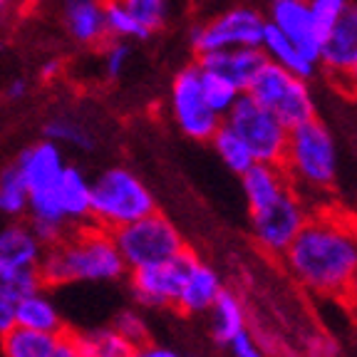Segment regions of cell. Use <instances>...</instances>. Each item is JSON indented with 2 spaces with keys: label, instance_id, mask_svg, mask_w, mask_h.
Returning <instances> with one entry per match:
<instances>
[{
  "label": "cell",
  "instance_id": "cell-1",
  "mask_svg": "<svg viewBox=\"0 0 357 357\" xmlns=\"http://www.w3.org/2000/svg\"><path fill=\"white\" fill-rule=\"evenodd\" d=\"M283 261L307 290L345 298L357 273V218L340 208L307 213Z\"/></svg>",
  "mask_w": 357,
  "mask_h": 357
},
{
  "label": "cell",
  "instance_id": "cell-2",
  "mask_svg": "<svg viewBox=\"0 0 357 357\" xmlns=\"http://www.w3.org/2000/svg\"><path fill=\"white\" fill-rule=\"evenodd\" d=\"M124 261L112 238L95 223L73 229L60 243L45 248L38 263L43 285L79 283V280H117L124 273Z\"/></svg>",
  "mask_w": 357,
  "mask_h": 357
},
{
  "label": "cell",
  "instance_id": "cell-3",
  "mask_svg": "<svg viewBox=\"0 0 357 357\" xmlns=\"http://www.w3.org/2000/svg\"><path fill=\"white\" fill-rule=\"evenodd\" d=\"M280 167L296 191L330 189L337 174V149L330 129L318 117L290 127Z\"/></svg>",
  "mask_w": 357,
  "mask_h": 357
},
{
  "label": "cell",
  "instance_id": "cell-4",
  "mask_svg": "<svg viewBox=\"0 0 357 357\" xmlns=\"http://www.w3.org/2000/svg\"><path fill=\"white\" fill-rule=\"evenodd\" d=\"M156 211L149 186L134 172L112 167L89 181V218L105 231H117Z\"/></svg>",
  "mask_w": 357,
  "mask_h": 357
},
{
  "label": "cell",
  "instance_id": "cell-5",
  "mask_svg": "<svg viewBox=\"0 0 357 357\" xmlns=\"http://www.w3.org/2000/svg\"><path fill=\"white\" fill-rule=\"evenodd\" d=\"M245 95L268 107L288 129L315 117V97L307 79L268 60L251 79Z\"/></svg>",
  "mask_w": 357,
  "mask_h": 357
},
{
  "label": "cell",
  "instance_id": "cell-6",
  "mask_svg": "<svg viewBox=\"0 0 357 357\" xmlns=\"http://www.w3.org/2000/svg\"><path fill=\"white\" fill-rule=\"evenodd\" d=\"M119 256L127 268H144L151 263H162L174 258L186 248L184 238L167 216L151 211L122 229L112 231Z\"/></svg>",
  "mask_w": 357,
  "mask_h": 357
},
{
  "label": "cell",
  "instance_id": "cell-7",
  "mask_svg": "<svg viewBox=\"0 0 357 357\" xmlns=\"http://www.w3.org/2000/svg\"><path fill=\"white\" fill-rule=\"evenodd\" d=\"M223 124L231 127L245 146L251 149L253 159L263 164H280L288 144L290 129L275 117L273 112L256 102L251 95H241L236 105L223 114Z\"/></svg>",
  "mask_w": 357,
  "mask_h": 357
},
{
  "label": "cell",
  "instance_id": "cell-8",
  "mask_svg": "<svg viewBox=\"0 0 357 357\" xmlns=\"http://www.w3.org/2000/svg\"><path fill=\"white\" fill-rule=\"evenodd\" d=\"M266 25L268 20L256 8H229L191 30V47L196 55L229 47H261Z\"/></svg>",
  "mask_w": 357,
  "mask_h": 357
},
{
  "label": "cell",
  "instance_id": "cell-9",
  "mask_svg": "<svg viewBox=\"0 0 357 357\" xmlns=\"http://www.w3.org/2000/svg\"><path fill=\"white\" fill-rule=\"evenodd\" d=\"M169 109L178 132L194 142H208L221 124V117L208 107L201 89V70L196 62L181 67L172 79L169 89Z\"/></svg>",
  "mask_w": 357,
  "mask_h": 357
},
{
  "label": "cell",
  "instance_id": "cell-10",
  "mask_svg": "<svg viewBox=\"0 0 357 357\" xmlns=\"http://www.w3.org/2000/svg\"><path fill=\"white\" fill-rule=\"evenodd\" d=\"M307 213L310 211H307L301 191H296L293 186L285 189L278 199L251 211V229L258 245L271 256H283L298 236V231L303 229Z\"/></svg>",
  "mask_w": 357,
  "mask_h": 357
},
{
  "label": "cell",
  "instance_id": "cell-11",
  "mask_svg": "<svg viewBox=\"0 0 357 357\" xmlns=\"http://www.w3.org/2000/svg\"><path fill=\"white\" fill-rule=\"evenodd\" d=\"M196 253L184 248L174 258L162 263H151L144 268H134L132 271V293L142 305L149 307H174L176 298L184 285L186 271Z\"/></svg>",
  "mask_w": 357,
  "mask_h": 357
},
{
  "label": "cell",
  "instance_id": "cell-12",
  "mask_svg": "<svg viewBox=\"0 0 357 357\" xmlns=\"http://www.w3.org/2000/svg\"><path fill=\"white\" fill-rule=\"evenodd\" d=\"M268 25L320 62V45H323L325 30L318 25L307 0H271Z\"/></svg>",
  "mask_w": 357,
  "mask_h": 357
},
{
  "label": "cell",
  "instance_id": "cell-13",
  "mask_svg": "<svg viewBox=\"0 0 357 357\" xmlns=\"http://www.w3.org/2000/svg\"><path fill=\"white\" fill-rule=\"evenodd\" d=\"M320 67L335 82L357 67V6L352 3L325 30L320 45Z\"/></svg>",
  "mask_w": 357,
  "mask_h": 357
},
{
  "label": "cell",
  "instance_id": "cell-14",
  "mask_svg": "<svg viewBox=\"0 0 357 357\" xmlns=\"http://www.w3.org/2000/svg\"><path fill=\"white\" fill-rule=\"evenodd\" d=\"M60 22L79 47H102L109 40L105 25V0H62Z\"/></svg>",
  "mask_w": 357,
  "mask_h": 357
},
{
  "label": "cell",
  "instance_id": "cell-15",
  "mask_svg": "<svg viewBox=\"0 0 357 357\" xmlns=\"http://www.w3.org/2000/svg\"><path fill=\"white\" fill-rule=\"evenodd\" d=\"M13 164L17 167L22 181L28 186V194L55 186L62 169L67 167L62 149L50 139H40V142H35V144L25 146Z\"/></svg>",
  "mask_w": 357,
  "mask_h": 357
},
{
  "label": "cell",
  "instance_id": "cell-16",
  "mask_svg": "<svg viewBox=\"0 0 357 357\" xmlns=\"http://www.w3.org/2000/svg\"><path fill=\"white\" fill-rule=\"evenodd\" d=\"M263 62H266V55L261 52V47H229V50L196 55V65L201 70H208L218 77L229 79L241 92L248 89V84L263 67Z\"/></svg>",
  "mask_w": 357,
  "mask_h": 357
},
{
  "label": "cell",
  "instance_id": "cell-17",
  "mask_svg": "<svg viewBox=\"0 0 357 357\" xmlns=\"http://www.w3.org/2000/svg\"><path fill=\"white\" fill-rule=\"evenodd\" d=\"M223 290L221 278L216 275V271L201 263L199 258H194L186 271L184 285H181V293L176 298V310L186 312V315H196V312H204L213 305V301L218 298V293Z\"/></svg>",
  "mask_w": 357,
  "mask_h": 357
},
{
  "label": "cell",
  "instance_id": "cell-18",
  "mask_svg": "<svg viewBox=\"0 0 357 357\" xmlns=\"http://www.w3.org/2000/svg\"><path fill=\"white\" fill-rule=\"evenodd\" d=\"M241 184H243V196H245V201H248V208H251V211L271 204V201L278 199L285 189L293 186L280 164H263V162H256L253 167L245 169V172L241 174Z\"/></svg>",
  "mask_w": 357,
  "mask_h": 357
},
{
  "label": "cell",
  "instance_id": "cell-19",
  "mask_svg": "<svg viewBox=\"0 0 357 357\" xmlns=\"http://www.w3.org/2000/svg\"><path fill=\"white\" fill-rule=\"evenodd\" d=\"M261 52L266 55L268 62H273V65L283 67V70H288L293 75H301L305 79H310L320 70V62L315 57L301 50L293 40H288L283 33L273 30L271 25H266V33H263Z\"/></svg>",
  "mask_w": 357,
  "mask_h": 357
},
{
  "label": "cell",
  "instance_id": "cell-20",
  "mask_svg": "<svg viewBox=\"0 0 357 357\" xmlns=\"http://www.w3.org/2000/svg\"><path fill=\"white\" fill-rule=\"evenodd\" d=\"M55 199L70 226L89 218V181L77 167H65L55 184Z\"/></svg>",
  "mask_w": 357,
  "mask_h": 357
},
{
  "label": "cell",
  "instance_id": "cell-21",
  "mask_svg": "<svg viewBox=\"0 0 357 357\" xmlns=\"http://www.w3.org/2000/svg\"><path fill=\"white\" fill-rule=\"evenodd\" d=\"M45 245L33 234L30 226H8L0 231V261L8 266H38Z\"/></svg>",
  "mask_w": 357,
  "mask_h": 357
},
{
  "label": "cell",
  "instance_id": "cell-22",
  "mask_svg": "<svg viewBox=\"0 0 357 357\" xmlns=\"http://www.w3.org/2000/svg\"><path fill=\"white\" fill-rule=\"evenodd\" d=\"M15 323L22 328L40 330V333H55L60 335L67 328L62 323L60 312L55 310V305L50 303V298L43 293H30V296L20 298L15 303Z\"/></svg>",
  "mask_w": 357,
  "mask_h": 357
},
{
  "label": "cell",
  "instance_id": "cell-23",
  "mask_svg": "<svg viewBox=\"0 0 357 357\" xmlns=\"http://www.w3.org/2000/svg\"><path fill=\"white\" fill-rule=\"evenodd\" d=\"M55 342V333H40L22 325H15L6 335H0V350L6 357H50Z\"/></svg>",
  "mask_w": 357,
  "mask_h": 357
},
{
  "label": "cell",
  "instance_id": "cell-24",
  "mask_svg": "<svg viewBox=\"0 0 357 357\" xmlns=\"http://www.w3.org/2000/svg\"><path fill=\"white\" fill-rule=\"evenodd\" d=\"M208 310L213 312L211 330H213V337H216L218 345H226L234 335H238L241 330H245L243 303H241L231 290H221Z\"/></svg>",
  "mask_w": 357,
  "mask_h": 357
},
{
  "label": "cell",
  "instance_id": "cell-25",
  "mask_svg": "<svg viewBox=\"0 0 357 357\" xmlns=\"http://www.w3.org/2000/svg\"><path fill=\"white\" fill-rule=\"evenodd\" d=\"M43 137L55 142L57 146L67 144L75 149H95V134L82 119L73 117V114H52L47 122L43 124Z\"/></svg>",
  "mask_w": 357,
  "mask_h": 357
},
{
  "label": "cell",
  "instance_id": "cell-26",
  "mask_svg": "<svg viewBox=\"0 0 357 357\" xmlns=\"http://www.w3.org/2000/svg\"><path fill=\"white\" fill-rule=\"evenodd\" d=\"M75 340L82 350V357H129L134 350L132 342L124 340L114 328L87 330V333L75 330Z\"/></svg>",
  "mask_w": 357,
  "mask_h": 357
},
{
  "label": "cell",
  "instance_id": "cell-27",
  "mask_svg": "<svg viewBox=\"0 0 357 357\" xmlns=\"http://www.w3.org/2000/svg\"><path fill=\"white\" fill-rule=\"evenodd\" d=\"M208 142H211V146H213V151L218 154V159H221V162L226 164V167H229L234 174H238V176L248 167H253V164H256V159H253L251 149L245 146V142L241 139L234 129L226 127V124H223V119H221V124H218V129L213 132V137Z\"/></svg>",
  "mask_w": 357,
  "mask_h": 357
},
{
  "label": "cell",
  "instance_id": "cell-28",
  "mask_svg": "<svg viewBox=\"0 0 357 357\" xmlns=\"http://www.w3.org/2000/svg\"><path fill=\"white\" fill-rule=\"evenodd\" d=\"M38 290H43L38 266H8L0 261V298L17 303Z\"/></svg>",
  "mask_w": 357,
  "mask_h": 357
},
{
  "label": "cell",
  "instance_id": "cell-29",
  "mask_svg": "<svg viewBox=\"0 0 357 357\" xmlns=\"http://www.w3.org/2000/svg\"><path fill=\"white\" fill-rule=\"evenodd\" d=\"M28 186L22 181L15 164L0 169V213L22 216L28 211Z\"/></svg>",
  "mask_w": 357,
  "mask_h": 357
},
{
  "label": "cell",
  "instance_id": "cell-30",
  "mask_svg": "<svg viewBox=\"0 0 357 357\" xmlns=\"http://www.w3.org/2000/svg\"><path fill=\"white\" fill-rule=\"evenodd\" d=\"M105 25L109 40H149V35L137 25L132 15H129L127 8L119 3V0H105Z\"/></svg>",
  "mask_w": 357,
  "mask_h": 357
},
{
  "label": "cell",
  "instance_id": "cell-31",
  "mask_svg": "<svg viewBox=\"0 0 357 357\" xmlns=\"http://www.w3.org/2000/svg\"><path fill=\"white\" fill-rule=\"evenodd\" d=\"M201 89H204V97H206L208 107H211L221 119H223V114L236 105V100L243 95L236 84H231L229 79L218 77V75L208 73V70H201Z\"/></svg>",
  "mask_w": 357,
  "mask_h": 357
},
{
  "label": "cell",
  "instance_id": "cell-32",
  "mask_svg": "<svg viewBox=\"0 0 357 357\" xmlns=\"http://www.w3.org/2000/svg\"><path fill=\"white\" fill-rule=\"evenodd\" d=\"M146 35H154L169 20V0H119Z\"/></svg>",
  "mask_w": 357,
  "mask_h": 357
},
{
  "label": "cell",
  "instance_id": "cell-33",
  "mask_svg": "<svg viewBox=\"0 0 357 357\" xmlns=\"http://www.w3.org/2000/svg\"><path fill=\"white\" fill-rule=\"evenodd\" d=\"M102 55V73L107 79H119L132 60V45L127 40H107L100 47Z\"/></svg>",
  "mask_w": 357,
  "mask_h": 357
},
{
  "label": "cell",
  "instance_id": "cell-34",
  "mask_svg": "<svg viewBox=\"0 0 357 357\" xmlns=\"http://www.w3.org/2000/svg\"><path fill=\"white\" fill-rule=\"evenodd\" d=\"M112 328L117 330L124 340L132 342L134 347L149 342V328H146V323L142 320V315H137V312H132V310L119 312L117 318H114V325H112Z\"/></svg>",
  "mask_w": 357,
  "mask_h": 357
},
{
  "label": "cell",
  "instance_id": "cell-35",
  "mask_svg": "<svg viewBox=\"0 0 357 357\" xmlns=\"http://www.w3.org/2000/svg\"><path fill=\"white\" fill-rule=\"evenodd\" d=\"M312 15L318 20V25L323 30H328L337 17L345 13V8L350 6V0H307Z\"/></svg>",
  "mask_w": 357,
  "mask_h": 357
},
{
  "label": "cell",
  "instance_id": "cell-36",
  "mask_svg": "<svg viewBox=\"0 0 357 357\" xmlns=\"http://www.w3.org/2000/svg\"><path fill=\"white\" fill-rule=\"evenodd\" d=\"M226 345L231 347L234 357H266V352L261 350V345L256 342V337L248 333V328L241 330L238 335H234V337H231Z\"/></svg>",
  "mask_w": 357,
  "mask_h": 357
},
{
  "label": "cell",
  "instance_id": "cell-37",
  "mask_svg": "<svg viewBox=\"0 0 357 357\" xmlns=\"http://www.w3.org/2000/svg\"><path fill=\"white\" fill-rule=\"evenodd\" d=\"M50 357H82V350H79L77 340H75V330L65 328L57 335V342L52 347Z\"/></svg>",
  "mask_w": 357,
  "mask_h": 357
},
{
  "label": "cell",
  "instance_id": "cell-38",
  "mask_svg": "<svg viewBox=\"0 0 357 357\" xmlns=\"http://www.w3.org/2000/svg\"><path fill=\"white\" fill-rule=\"evenodd\" d=\"M15 325V303L0 298V335H6Z\"/></svg>",
  "mask_w": 357,
  "mask_h": 357
},
{
  "label": "cell",
  "instance_id": "cell-39",
  "mask_svg": "<svg viewBox=\"0 0 357 357\" xmlns=\"http://www.w3.org/2000/svg\"><path fill=\"white\" fill-rule=\"evenodd\" d=\"M129 357H178L174 350H169V347H159V345H139V347H134L132 355Z\"/></svg>",
  "mask_w": 357,
  "mask_h": 357
},
{
  "label": "cell",
  "instance_id": "cell-40",
  "mask_svg": "<svg viewBox=\"0 0 357 357\" xmlns=\"http://www.w3.org/2000/svg\"><path fill=\"white\" fill-rule=\"evenodd\" d=\"M28 82L22 77H15L10 84H6V100L8 102H20L25 100V95H28Z\"/></svg>",
  "mask_w": 357,
  "mask_h": 357
},
{
  "label": "cell",
  "instance_id": "cell-41",
  "mask_svg": "<svg viewBox=\"0 0 357 357\" xmlns=\"http://www.w3.org/2000/svg\"><path fill=\"white\" fill-rule=\"evenodd\" d=\"M60 77H62V62L60 60H50L40 67V79H43V82H55V79H60Z\"/></svg>",
  "mask_w": 357,
  "mask_h": 357
},
{
  "label": "cell",
  "instance_id": "cell-42",
  "mask_svg": "<svg viewBox=\"0 0 357 357\" xmlns=\"http://www.w3.org/2000/svg\"><path fill=\"white\" fill-rule=\"evenodd\" d=\"M337 82H340V87L345 89V92L352 97V100H357V67H355V70H350V73H347L345 77L337 79Z\"/></svg>",
  "mask_w": 357,
  "mask_h": 357
},
{
  "label": "cell",
  "instance_id": "cell-43",
  "mask_svg": "<svg viewBox=\"0 0 357 357\" xmlns=\"http://www.w3.org/2000/svg\"><path fill=\"white\" fill-rule=\"evenodd\" d=\"M342 301H347L352 307L357 310V273H355V278H352V283H350V290H347V296L342 298Z\"/></svg>",
  "mask_w": 357,
  "mask_h": 357
},
{
  "label": "cell",
  "instance_id": "cell-44",
  "mask_svg": "<svg viewBox=\"0 0 357 357\" xmlns=\"http://www.w3.org/2000/svg\"><path fill=\"white\" fill-rule=\"evenodd\" d=\"M17 3H20V0H3V6L6 8H13V6H17Z\"/></svg>",
  "mask_w": 357,
  "mask_h": 357
},
{
  "label": "cell",
  "instance_id": "cell-45",
  "mask_svg": "<svg viewBox=\"0 0 357 357\" xmlns=\"http://www.w3.org/2000/svg\"><path fill=\"white\" fill-rule=\"evenodd\" d=\"M6 10H8V8L3 6V0H0V15H3V13H6Z\"/></svg>",
  "mask_w": 357,
  "mask_h": 357
}]
</instances>
